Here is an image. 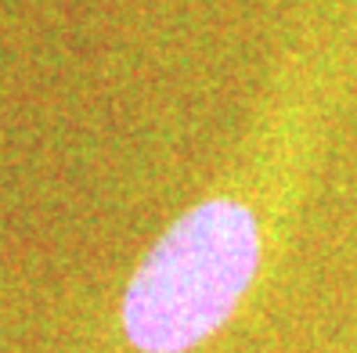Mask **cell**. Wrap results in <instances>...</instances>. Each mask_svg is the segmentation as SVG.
Here are the masks:
<instances>
[{"instance_id": "cell-1", "label": "cell", "mask_w": 357, "mask_h": 353, "mask_svg": "<svg viewBox=\"0 0 357 353\" xmlns=\"http://www.w3.org/2000/svg\"><path fill=\"white\" fill-rule=\"evenodd\" d=\"M260 223L245 202L206 198L149 249L123 292V331L141 353H188L231 321L260 271Z\"/></svg>"}]
</instances>
